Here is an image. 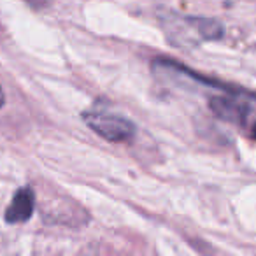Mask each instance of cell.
Returning a JSON list of instances; mask_svg holds the SVG:
<instances>
[{"mask_svg":"<svg viewBox=\"0 0 256 256\" xmlns=\"http://www.w3.org/2000/svg\"><path fill=\"white\" fill-rule=\"evenodd\" d=\"M162 25L168 42H172L176 48L198 46L206 40H216L223 36V26L220 22L202 16L170 14L164 18Z\"/></svg>","mask_w":256,"mask_h":256,"instance_id":"obj_1","label":"cell"},{"mask_svg":"<svg viewBox=\"0 0 256 256\" xmlns=\"http://www.w3.org/2000/svg\"><path fill=\"white\" fill-rule=\"evenodd\" d=\"M209 109L221 120L256 130V96L251 93L223 86L220 95L210 96Z\"/></svg>","mask_w":256,"mask_h":256,"instance_id":"obj_2","label":"cell"},{"mask_svg":"<svg viewBox=\"0 0 256 256\" xmlns=\"http://www.w3.org/2000/svg\"><path fill=\"white\" fill-rule=\"evenodd\" d=\"M82 121L107 142H128L136 136V124L132 121L102 107L84 110Z\"/></svg>","mask_w":256,"mask_h":256,"instance_id":"obj_3","label":"cell"},{"mask_svg":"<svg viewBox=\"0 0 256 256\" xmlns=\"http://www.w3.org/2000/svg\"><path fill=\"white\" fill-rule=\"evenodd\" d=\"M34 207H36V193L30 186L18 190L12 196L11 206L6 210V221L8 223H23V221L30 220L34 214Z\"/></svg>","mask_w":256,"mask_h":256,"instance_id":"obj_4","label":"cell"},{"mask_svg":"<svg viewBox=\"0 0 256 256\" xmlns=\"http://www.w3.org/2000/svg\"><path fill=\"white\" fill-rule=\"evenodd\" d=\"M25 4H28L34 9H44L50 6V0H23Z\"/></svg>","mask_w":256,"mask_h":256,"instance_id":"obj_5","label":"cell"},{"mask_svg":"<svg viewBox=\"0 0 256 256\" xmlns=\"http://www.w3.org/2000/svg\"><path fill=\"white\" fill-rule=\"evenodd\" d=\"M4 100H6V95H4V90H2V86H0V107L4 106Z\"/></svg>","mask_w":256,"mask_h":256,"instance_id":"obj_6","label":"cell"}]
</instances>
